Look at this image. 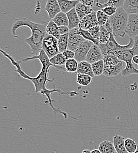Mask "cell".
Masks as SVG:
<instances>
[{
	"label": "cell",
	"mask_w": 138,
	"mask_h": 153,
	"mask_svg": "<svg viewBox=\"0 0 138 153\" xmlns=\"http://www.w3.org/2000/svg\"><path fill=\"white\" fill-rule=\"evenodd\" d=\"M112 31H110L106 29L104 27L100 26V32L99 37V44H106L110 39L111 33Z\"/></svg>",
	"instance_id": "26"
},
{
	"label": "cell",
	"mask_w": 138,
	"mask_h": 153,
	"mask_svg": "<svg viewBox=\"0 0 138 153\" xmlns=\"http://www.w3.org/2000/svg\"><path fill=\"white\" fill-rule=\"evenodd\" d=\"M46 31L48 34L52 36L57 39H58L61 37L59 27L52 20L47 23Z\"/></svg>",
	"instance_id": "19"
},
{
	"label": "cell",
	"mask_w": 138,
	"mask_h": 153,
	"mask_svg": "<svg viewBox=\"0 0 138 153\" xmlns=\"http://www.w3.org/2000/svg\"><path fill=\"white\" fill-rule=\"evenodd\" d=\"M62 54L66 60L73 59L75 58V52L69 50H66Z\"/></svg>",
	"instance_id": "36"
},
{
	"label": "cell",
	"mask_w": 138,
	"mask_h": 153,
	"mask_svg": "<svg viewBox=\"0 0 138 153\" xmlns=\"http://www.w3.org/2000/svg\"><path fill=\"white\" fill-rule=\"evenodd\" d=\"M97 16L99 25L100 27L103 26L108 22L109 21L110 17L108 16L106 14H105L102 11H98V12H97Z\"/></svg>",
	"instance_id": "33"
},
{
	"label": "cell",
	"mask_w": 138,
	"mask_h": 153,
	"mask_svg": "<svg viewBox=\"0 0 138 153\" xmlns=\"http://www.w3.org/2000/svg\"><path fill=\"white\" fill-rule=\"evenodd\" d=\"M86 41L79 34V27L69 31L68 38V50L75 51L80 44Z\"/></svg>",
	"instance_id": "6"
},
{
	"label": "cell",
	"mask_w": 138,
	"mask_h": 153,
	"mask_svg": "<svg viewBox=\"0 0 138 153\" xmlns=\"http://www.w3.org/2000/svg\"><path fill=\"white\" fill-rule=\"evenodd\" d=\"M125 145L127 152L129 153H135L138 150V145L136 141L131 138H126Z\"/></svg>",
	"instance_id": "28"
},
{
	"label": "cell",
	"mask_w": 138,
	"mask_h": 153,
	"mask_svg": "<svg viewBox=\"0 0 138 153\" xmlns=\"http://www.w3.org/2000/svg\"><path fill=\"white\" fill-rule=\"evenodd\" d=\"M129 15L123 7L118 8L117 13L109 18V22L112 33L115 38H123L126 35V29L128 22Z\"/></svg>",
	"instance_id": "3"
},
{
	"label": "cell",
	"mask_w": 138,
	"mask_h": 153,
	"mask_svg": "<svg viewBox=\"0 0 138 153\" xmlns=\"http://www.w3.org/2000/svg\"><path fill=\"white\" fill-rule=\"evenodd\" d=\"M49 61L51 64L55 65L56 67H62L65 66L66 59L62 53H59L54 57L49 59Z\"/></svg>",
	"instance_id": "24"
},
{
	"label": "cell",
	"mask_w": 138,
	"mask_h": 153,
	"mask_svg": "<svg viewBox=\"0 0 138 153\" xmlns=\"http://www.w3.org/2000/svg\"><path fill=\"white\" fill-rule=\"evenodd\" d=\"M98 149L102 153H117L114 144L108 140L101 142L99 146Z\"/></svg>",
	"instance_id": "21"
},
{
	"label": "cell",
	"mask_w": 138,
	"mask_h": 153,
	"mask_svg": "<svg viewBox=\"0 0 138 153\" xmlns=\"http://www.w3.org/2000/svg\"><path fill=\"white\" fill-rule=\"evenodd\" d=\"M77 74H85L91 77H94L92 65L86 61H82L78 63V67L77 70Z\"/></svg>",
	"instance_id": "14"
},
{
	"label": "cell",
	"mask_w": 138,
	"mask_h": 153,
	"mask_svg": "<svg viewBox=\"0 0 138 153\" xmlns=\"http://www.w3.org/2000/svg\"><path fill=\"white\" fill-rule=\"evenodd\" d=\"M82 153H91V152L89 150H87V149H86V150H83Z\"/></svg>",
	"instance_id": "41"
},
{
	"label": "cell",
	"mask_w": 138,
	"mask_h": 153,
	"mask_svg": "<svg viewBox=\"0 0 138 153\" xmlns=\"http://www.w3.org/2000/svg\"><path fill=\"white\" fill-rule=\"evenodd\" d=\"M133 62L138 65V56H135L133 58Z\"/></svg>",
	"instance_id": "39"
},
{
	"label": "cell",
	"mask_w": 138,
	"mask_h": 153,
	"mask_svg": "<svg viewBox=\"0 0 138 153\" xmlns=\"http://www.w3.org/2000/svg\"><path fill=\"white\" fill-rule=\"evenodd\" d=\"M61 11L66 14L73 9H75L77 5L80 2V1H64L58 0Z\"/></svg>",
	"instance_id": "17"
},
{
	"label": "cell",
	"mask_w": 138,
	"mask_h": 153,
	"mask_svg": "<svg viewBox=\"0 0 138 153\" xmlns=\"http://www.w3.org/2000/svg\"><path fill=\"white\" fill-rule=\"evenodd\" d=\"M123 62L121 61L118 64L115 65L105 66L104 65V70L103 75L104 76H114L118 75L123 70Z\"/></svg>",
	"instance_id": "12"
},
{
	"label": "cell",
	"mask_w": 138,
	"mask_h": 153,
	"mask_svg": "<svg viewBox=\"0 0 138 153\" xmlns=\"http://www.w3.org/2000/svg\"><path fill=\"white\" fill-rule=\"evenodd\" d=\"M103 62L104 65L105 66H111V65H115L118 64L121 62V61L115 56L113 55H107L103 56Z\"/></svg>",
	"instance_id": "30"
},
{
	"label": "cell",
	"mask_w": 138,
	"mask_h": 153,
	"mask_svg": "<svg viewBox=\"0 0 138 153\" xmlns=\"http://www.w3.org/2000/svg\"><path fill=\"white\" fill-rule=\"evenodd\" d=\"M77 13L79 17L80 21L83 19L85 17L90 15L94 13V10L92 8L86 6L81 2H79L75 8Z\"/></svg>",
	"instance_id": "18"
},
{
	"label": "cell",
	"mask_w": 138,
	"mask_h": 153,
	"mask_svg": "<svg viewBox=\"0 0 138 153\" xmlns=\"http://www.w3.org/2000/svg\"><path fill=\"white\" fill-rule=\"evenodd\" d=\"M52 21L58 26H69V20L68 19L66 14L61 12L59 14L52 19Z\"/></svg>",
	"instance_id": "22"
},
{
	"label": "cell",
	"mask_w": 138,
	"mask_h": 153,
	"mask_svg": "<svg viewBox=\"0 0 138 153\" xmlns=\"http://www.w3.org/2000/svg\"><path fill=\"white\" fill-rule=\"evenodd\" d=\"M78 67V62L75 59H71L66 60L65 63L66 71L69 73H73L77 71Z\"/></svg>",
	"instance_id": "25"
},
{
	"label": "cell",
	"mask_w": 138,
	"mask_h": 153,
	"mask_svg": "<svg viewBox=\"0 0 138 153\" xmlns=\"http://www.w3.org/2000/svg\"><path fill=\"white\" fill-rule=\"evenodd\" d=\"M91 65H92V71L95 76H100L101 75H103V70H104L103 60H100Z\"/></svg>",
	"instance_id": "27"
},
{
	"label": "cell",
	"mask_w": 138,
	"mask_h": 153,
	"mask_svg": "<svg viewBox=\"0 0 138 153\" xmlns=\"http://www.w3.org/2000/svg\"><path fill=\"white\" fill-rule=\"evenodd\" d=\"M117 10L118 8L114 7V6H110V7H106L105 8H104L102 11L105 14H106L108 16H109V17L113 16L117 11Z\"/></svg>",
	"instance_id": "35"
},
{
	"label": "cell",
	"mask_w": 138,
	"mask_h": 153,
	"mask_svg": "<svg viewBox=\"0 0 138 153\" xmlns=\"http://www.w3.org/2000/svg\"><path fill=\"white\" fill-rule=\"evenodd\" d=\"M97 25H99V24L97 13L94 12L80 21L79 28L84 30H89Z\"/></svg>",
	"instance_id": "9"
},
{
	"label": "cell",
	"mask_w": 138,
	"mask_h": 153,
	"mask_svg": "<svg viewBox=\"0 0 138 153\" xmlns=\"http://www.w3.org/2000/svg\"><path fill=\"white\" fill-rule=\"evenodd\" d=\"M92 77L85 74H77V82L80 85L88 86L92 81Z\"/></svg>",
	"instance_id": "31"
},
{
	"label": "cell",
	"mask_w": 138,
	"mask_h": 153,
	"mask_svg": "<svg viewBox=\"0 0 138 153\" xmlns=\"http://www.w3.org/2000/svg\"><path fill=\"white\" fill-rule=\"evenodd\" d=\"M91 153H102L99 149H94L91 151Z\"/></svg>",
	"instance_id": "40"
},
{
	"label": "cell",
	"mask_w": 138,
	"mask_h": 153,
	"mask_svg": "<svg viewBox=\"0 0 138 153\" xmlns=\"http://www.w3.org/2000/svg\"><path fill=\"white\" fill-rule=\"evenodd\" d=\"M94 44L89 41H85L79 45L75 51V59L79 62L85 61L89 51Z\"/></svg>",
	"instance_id": "7"
},
{
	"label": "cell",
	"mask_w": 138,
	"mask_h": 153,
	"mask_svg": "<svg viewBox=\"0 0 138 153\" xmlns=\"http://www.w3.org/2000/svg\"><path fill=\"white\" fill-rule=\"evenodd\" d=\"M79 34L85 40L91 41L94 44L99 45V41L93 38L88 30H84L79 28Z\"/></svg>",
	"instance_id": "32"
},
{
	"label": "cell",
	"mask_w": 138,
	"mask_h": 153,
	"mask_svg": "<svg viewBox=\"0 0 138 153\" xmlns=\"http://www.w3.org/2000/svg\"><path fill=\"white\" fill-rule=\"evenodd\" d=\"M110 6H113V0H95L92 8L97 13Z\"/></svg>",
	"instance_id": "20"
},
{
	"label": "cell",
	"mask_w": 138,
	"mask_h": 153,
	"mask_svg": "<svg viewBox=\"0 0 138 153\" xmlns=\"http://www.w3.org/2000/svg\"><path fill=\"white\" fill-rule=\"evenodd\" d=\"M45 10L48 13L49 18L52 20L61 12L58 0H48Z\"/></svg>",
	"instance_id": "11"
},
{
	"label": "cell",
	"mask_w": 138,
	"mask_h": 153,
	"mask_svg": "<svg viewBox=\"0 0 138 153\" xmlns=\"http://www.w3.org/2000/svg\"><path fill=\"white\" fill-rule=\"evenodd\" d=\"M48 22L43 24L36 23L27 18H20L14 19L12 26V33L14 37L19 38L16 34L18 29L22 27H28L31 30L32 34L29 38H26L24 41L27 43L31 50L32 54L34 56H38L42 50V44L43 39L47 34L46 31Z\"/></svg>",
	"instance_id": "2"
},
{
	"label": "cell",
	"mask_w": 138,
	"mask_h": 153,
	"mask_svg": "<svg viewBox=\"0 0 138 153\" xmlns=\"http://www.w3.org/2000/svg\"><path fill=\"white\" fill-rule=\"evenodd\" d=\"M103 56L99 45L94 44L89 51L86 58V61L92 64L96 62L103 60Z\"/></svg>",
	"instance_id": "10"
},
{
	"label": "cell",
	"mask_w": 138,
	"mask_h": 153,
	"mask_svg": "<svg viewBox=\"0 0 138 153\" xmlns=\"http://www.w3.org/2000/svg\"><path fill=\"white\" fill-rule=\"evenodd\" d=\"M1 52L5 57L8 58L11 61L12 64L16 67L15 71L18 73V76L31 81L34 85L35 93H39L46 97L45 103L49 105L55 114H61L63 115L65 118H68V115L66 112L54 106L51 94L57 92L59 93L60 95L68 94L74 97L79 96V93L76 91L64 92L60 89L49 90L46 87L48 81L52 82L54 80H50L48 78L49 68L54 67L58 71L60 70L66 71L65 66L56 67L51 64L49 58L43 50H41L38 56L24 58L22 59L21 61H16L10 54L2 50H1Z\"/></svg>",
	"instance_id": "1"
},
{
	"label": "cell",
	"mask_w": 138,
	"mask_h": 153,
	"mask_svg": "<svg viewBox=\"0 0 138 153\" xmlns=\"http://www.w3.org/2000/svg\"><path fill=\"white\" fill-rule=\"evenodd\" d=\"M126 35L130 38H135L138 36V14H130L126 29Z\"/></svg>",
	"instance_id": "8"
},
{
	"label": "cell",
	"mask_w": 138,
	"mask_h": 153,
	"mask_svg": "<svg viewBox=\"0 0 138 153\" xmlns=\"http://www.w3.org/2000/svg\"><path fill=\"white\" fill-rule=\"evenodd\" d=\"M68 38L69 33L61 36L60 38L58 39V45L59 53H63L65 51L68 50Z\"/></svg>",
	"instance_id": "23"
},
{
	"label": "cell",
	"mask_w": 138,
	"mask_h": 153,
	"mask_svg": "<svg viewBox=\"0 0 138 153\" xmlns=\"http://www.w3.org/2000/svg\"><path fill=\"white\" fill-rule=\"evenodd\" d=\"M88 31L93 38L97 40L99 39L100 32V27L99 25L95 26V27L89 29Z\"/></svg>",
	"instance_id": "34"
},
{
	"label": "cell",
	"mask_w": 138,
	"mask_h": 153,
	"mask_svg": "<svg viewBox=\"0 0 138 153\" xmlns=\"http://www.w3.org/2000/svg\"><path fill=\"white\" fill-rule=\"evenodd\" d=\"M122 7L128 15L138 14V0H126Z\"/></svg>",
	"instance_id": "13"
},
{
	"label": "cell",
	"mask_w": 138,
	"mask_h": 153,
	"mask_svg": "<svg viewBox=\"0 0 138 153\" xmlns=\"http://www.w3.org/2000/svg\"><path fill=\"white\" fill-rule=\"evenodd\" d=\"M59 30L61 36L68 34L69 32V31H70L69 27H67V26H61V27H59Z\"/></svg>",
	"instance_id": "37"
},
{
	"label": "cell",
	"mask_w": 138,
	"mask_h": 153,
	"mask_svg": "<svg viewBox=\"0 0 138 153\" xmlns=\"http://www.w3.org/2000/svg\"><path fill=\"white\" fill-rule=\"evenodd\" d=\"M42 50L45 51L49 59L54 57L59 53L58 39L47 34L43 39Z\"/></svg>",
	"instance_id": "5"
},
{
	"label": "cell",
	"mask_w": 138,
	"mask_h": 153,
	"mask_svg": "<svg viewBox=\"0 0 138 153\" xmlns=\"http://www.w3.org/2000/svg\"><path fill=\"white\" fill-rule=\"evenodd\" d=\"M138 153V150H137V152H136V153Z\"/></svg>",
	"instance_id": "42"
},
{
	"label": "cell",
	"mask_w": 138,
	"mask_h": 153,
	"mask_svg": "<svg viewBox=\"0 0 138 153\" xmlns=\"http://www.w3.org/2000/svg\"><path fill=\"white\" fill-rule=\"evenodd\" d=\"M134 45V38H130L128 44L125 45H120L117 41L115 37L112 32L111 33L110 39L106 44H99V47L103 54V56L107 55H113L117 51L131 49Z\"/></svg>",
	"instance_id": "4"
},
{
	"label": "cell",
	"mask_w": 138,
	"mask_h": 153,
	"mask_svg": "<svg viewBox=\"0 0 138 153\" xmlns=\"http://www.w3.org/2000/svg\"><path fill=\"white\" fill-rule=\"evenodd\" d=\"M94 1L95 0H80V2H81L82 4L85 5L86 6L93 8L94 4Z\"/></svg>",
	"instance_id": "38"
},
{
	"label": "cell",
	"mask_w": 138,
	"mask_h": 153,
	"mask_svg": "<svg viewBox=\"0 0 138 153\" xmlns=\"http://www.w3.org/2000/svg\"><path fill=\"white\" fill-rule=\"evenodd\" d=\"M125 138L119 135H115L113 138V144L115 147L117 153H129L125 145Z\"/></svg>",
	"instance_id": "15"
},
{
	"label": "cell",
	"mask_w": 138,
	"mask_h": 153,
	"mask_svg": "<svg viewBox=\"0 0 138 153\" xmlns=\"http://www.w3.org/2000/svg\"><path fill=\"white\" fill-rule=\"evenodd\" d=\"M68 19L69 20V28L70 30L74 29L75 28L79 27V24H80V19L77 13L76 10L73 9L68 13H66Z\"/></svg>",
	"instance_id": "16"
},
{
	"label": "cell",
	"mask_w": 138,
	"mask_h": 153,
	"mask_svg": "<svg viewBox=\"0 0 138 153\" xmlns=\"http://www.w3.org/2000/svg\"><path fill=\"white\" fill-rule=\"evenodd\" d=\"M122 74L123 76H128L134 74H138V69L134 67L133 62H128L126 64V67L122 70Z\"/></svg>",
	"instance_id": "29"
}]
</instances>
